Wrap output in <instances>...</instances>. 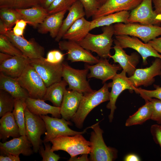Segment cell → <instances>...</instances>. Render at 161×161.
<instances>
[{
  "instance_id": "cb8c5ba5",
  "label": "cell",
  "mask_w": 161,
  "mask_h": 161,
  "mask_svg": "<svg viewBox=\"0 0 161 161\" xmlns=\"http://www.w3.org/2000/svg\"><path fill=\"white\" fill-rule=\"evenodd\" d=\"M26 107L32 113L40 116L52 114V117L60 118V107L50 105L46 103L44 100L30 97L25 100Z\"/></svg>"
},
{
  "instance_id": "603a6c76",
  "label": "cell",
  "mask_w": 161,
  "mask_h": 161,
  "mask_svg": "<svg viewBox=\"0 0 161 161\" xmlns=\"http://www.w3.org/2000/svg\"><path fill=\"white\" fill-rule=\"evenodd\" d=\"M67 11L65 10L49 15L38 26V32L41 34L49 32L52 38H55L62 24L64 15Z\"/></svg>"
},
{
  "instance_id": "4316f807",
  "label": "cell",
  "mask_w": 161,
  "mask_h": 161,
  "mask_svg": "<svg viewBox=\"0 0 161 161\" xmlns=\"http://www.w3.org/2000/svg\"><path fill=\"white\" fill-rule=\"evenodd\" d=\"M68 13L64 20L55 41L59 42L71 26L78 19L86 16L83 7L79 1L74 3L68 10Z\"/></svg>"
},
{
  "instance_id": "d4e9b609",
  "label": "cell",
  "mask_w": 161,
  "mask_h": 161,
  "mask_svg": "<svg viewBox=\"0 0 161 161\" xmlns=\"http://www.w3.org/2000/svg\"><path fill=\"white\" fill-rule=\"evenodd\" d=\"M21 19L35 28L38 27L49 15L47 10L40 5L26 8H15Z\"/></svg>"
},
{
  "instance_id": "bcb514c9",
  "label": "cell",
  "mask_w": 161,
  "mask_h": 161,
  "mask_svg": "<svg viewBox=\"0 0 161 161\" xmlns=\"http://www.w3.org/2000/svg\"><path fill=\"white\" fill-rule=\"evenodd\" d=\"M19 156L16 155L11 154L1 155L0 161H20Z\"/></svg>"
},
{
  "instance_id": "f6af8a7d",
  "label": "cell",
  "mask_w": 161,
  "mask_h": 161,
  "mask_svg": "<svg viewBox=\"0 0 161 161\" xmlns=\"http://www.w3.org/2000/svg\"><path fill=\"white\" fill-rule=\"evenodd\" d=\"M157 52L161 53V37L155 38L148 43Z\"/></svg>"
},
{
  "instance_id": "3957f363",
  "label": "cell",
  "mask_w": 161,
  "mask_h": 161,
  "mask_svg": "<svg viewBox=\"0 0 161 161\" xmlns=\"http://www.w3.org/2000/svg\"><path fill=\"white\" fill-rule=\"evenodd\" d=\"M82 134L62 136L55 138L50 142L52 144L51 150L54 152L64 151L71 157L83 154H90L91 150V143Z\"/></svg>"
},
{
  "instance_id": "4fadbf2b",
  "label": "cell",
  "mask_w": 161,
  "mask_h": 161,
  "mask_svg": "<svg viewBox=\"0 0 161 161\" xmlns=\"http://www.w3.org/2000/svg\"><path fill=\"white\" fill-rule=\"evenodd\" d=\"M114 41L123 49L129 48L136 51L141 55L144 65L147 64V59L149 57L161 59V55L150 45L148 43L143 42L136 37L126 35H115Z\"/></svg>"
},
{
  "instance_id": "f35d334b",
  "label": "cell",
  "mask_w": 161,
  "mask_h": 161,
  "mask_svg": "<svg viewBox=\"0 0 161 161\" xmlns=\"http://www.w3.org/2000/svg\"><path fill=\"white\" fill-rule=\"evenodd\" d=\"M82 4L87 18L93 17L101 6L96 0H79Z\"/></svg>"
},
{
  "instance_id": "8d00e7d4",
  "label": "cell",
  "mask_w": 161,
  "mask_h": 161,
  "mask_svg": "<svg viewBox=\"0 0 161 161\" xmlns=\"http://www.w3.org/2000/svg\"><path fill=\"white\" fill-rule=\"evenodd\" d=\"M79 0H55L47 9L49 15L64 10H68L71 6Z\"/></svg>"
},
{
  "instance_id": "d590c367",
  "label": "cell",
  "mask_w": 161,
  "mask_h": 161,
  "mask_svg": "<svg viewBox=\"0 0 161 161\" xmlns=\"http://www.w3.org/2000/svg\"><path fill=\"white\" fill-rule=\"evenodd\" d=\"M0 51L12 56L23 55L21 51L4 35L0 34Z\"/></svg>"
},
{
  "instance_id": "44dd1931",
  "label": "cell",
  "mask_w": 161,
  "mask_h": 161,
  "mask_svg": "<svg viewBox=\"0 0 161 161\" xmlns=\"http://www.w3.org/2000/svg\"><path fill=\"white\" fill-rule=\"evenodd\" d=\"M83 95L74 90L66 89L60 107L62 118L67 121L72 120L77 111Z\"/></svg>"
},
{
  "instance_id": "7bdbcfd3",
  "label": "cell",
  "mask_w": 161,
  "mask_h": 161,
  "mask_svg": "<svg viewBox=\"0 0 161 161\" xmlns=\"http://www.w3.org/2000/svg\"><path fill=\"white\" fill-rule=\"evenodd\" d=\"M41 0H15L13 8H26L40 5Z\"/></svg>"
},
{
  "instance_id": "74e56055",
  "label": "cell",
  "mask_w": 161,
  "mask_h": 161,
  "mask_svg": "<svg viewBox=\"0 0 161 161\" xmlns=\"http://www.w3.org/2000/svg\"><path fill=\"white\" fill-rule=\"evenodd\" d=\"M45 149L41 145L39 147V152L42 158V161H58L60 158L59 156L51 150V144L49 142L44 143Z\"/></svg>"
},
{
  "instance_id": "ab89813d",
  "label": "cell",
  "mask_w": 161,
  "mask_h": 161,
  "mask_svg": "<svg viewBox=\"0 0 161 161\" xmlns=\"http://www.w3.org/2000/svg\"><path fill=\"white\" fill-rule=\"evenodd\" d=\"M154 90H147L135 87L134 90L145 100L154 98L161 100V86H156Z\"/></svg>"
},
{
  "instance_id": "9c48e42d",
  "label": "cell",
  "mask_w": 161,
  "mask_h": 161,
  "mask_svg": "<svg viewBox=\"0 0 161 161\" xmlns=\"http://www.w3.org/2000/svg\"><path fill=\"white\" fill-rule=\"evenodd\" d=\"M25 117L26 136L32 145L34 152L37 153L43 142L41 136L46 132L45 122L40 116L31 112L27 107Z\"/></svg>"
},
{
  "instance_id": "83f0119b",
  "label": "cell",
  "mask_w": 161,
  "mask_h": 161,
  "mask_svg": "<svg viewBox=\"0 0 161 161\" xmlns=\"http://www.w3.org/2000/svg\"><path fill=\"white\" fill-rule=\"evenodd\" d=\"M91 21L84 17L77 20L64 34L62 38L78 43L82 40L90 30Z\"/></svg>"
},
{
  "instance_id": "5b68a950",
  "label": "cell",
  "mask_w": 161,
  "mask_h": 161,
  "mask_svg": "<svg viewBox=\"0 0 161 161\" xmlns=\"http://www.w3.org/2000/svg\"><path fill=\"white\" fill-rule=\"evenodd\" d=\"M115 35H126L139 38L145 43L161 35V27L137 23H119L113 25Z\"/></svg>"
},
{
  "instance_id": "f907efd6",
  "label": "cell",
  "mask_w": 161,
  "mask_h": 161,
  "mask_svg": "<svg viewBox=\"0 0 161 161\" xmlns=\"http://www.w3.org/2000/svg\"><path fill=\"white\" fill-rule=\"evenodd\" d=\"M124 160L125 161H139L140 160V157L134 154H129L125 157Z\"/></svg>"
},
{
  "instance_id": "30bf717a",
  "label": "cell",
  "mask_w": 161,
  "mask_h": 161,
  "mask_svg": "<svg viewBox=\"0 0 161 161\" xmlns=\"http://www.w3.org/2000/svg\"><path fill=\"white\" fill-rule=\"evenodd\" d=\"M2 35H6L24 56L31 59L44 58V48L35 39L32 38L28 41L24 37L16 35L11 29L7 30Z\"/></svg>"
},
{
  "instance_id": "9f6ffc18",
  "label": "cell",
  "mask_w": 161,
  "mask_h": 161,
  "mask_svg": "<svg viewBox=\"0 0 161 161\" xmlns=\"http://www.w3.org/2000/svg\"><path fill=\"white\" fill-rule=\"evenodd\" d=\"M100 4L101 6L104 4L108 0H96Z\"/></svg>"
},
{
  "instance_id": "836d02e7",
  "label": "cell",
  "mask_w": 161,
  "mask_h": 161,
  "mask_svg": "<svg viewBox=\"0 0 161 161\" xmlns=\"http://www.w3.org/2000/svg\"><path fill=\"white\" fill-rule=\"evenodd\" d=\"M0 18L8 30L11 29L17 21L21 19L20 14L14 8H0Z\"/></svg>"
},
{
  "instance_id": "ee69618b",
  "label": "cell",
  "mask_w": 161,
  "mask_h": 161,
  "mask_svg": "<svg viewBox=\"0 0 161 161\" xmlns=\"http://www.w3.org/2000/svg\"><path fill=\"white\" fill-rule=\"evenodd\" d=\"M150 131L154 142L161 147V126L158 124L153 125Z\"/></svg>"
},
{
  "instance_id": "681fc988",
  "label": "cell",
  "mask_w": 161,
  "mask_h": 161,
  "mask_svg": "<svg viewBox=\"0 0 161 161\" xmlns=\"http://www.w3.org/2000/svg\"><path fill=\"white\" fill-rule=\"evenodd\" d=\"M154 7V11L157 14H161V0H152Z\"/></svg>"
},
{
  "instance_id": "f546056e",
  "label": "cell",
  "mask_w": 161,
  "mask_h": 161,
  "mask_svg": "<svg viewBox=\"0 0 161 161\" xmlns=\"http://www.w3.org/2000/svg\"><path fill=\"white\" fill-rule=\"evenodd\" d=\"M130 13V11H122L93 19L91 21L90 30L96 28L109 26L114 23H128Z\"/></svg>"
},
{
  "instance_id": "ba28073f",
  "label": "cell",
  "mask_w": 161,
  "mask_h": 161,
  "mask_svg": "<svg viewBox=\"0 0 161 161\" xmlns=\"http://www.w3.org/2000/svg\"><path fill=\"white\" fill-rule=\"evenodd\" d=\"M89 70L86 68L78 69L72 67L66 63H63L62 78L68 83V90H73L83 94L94 92L86 80Z\"/></svg>"
},
{
  "instance_id": "1f68e13d",
  "label": "cell",
  "mask_w": 161,
  "mask_h": 161,
  "mask_svg": "<svg viewBox=\"0 0 161 161\" xmlns=\"http://www.w3.org/2000/svg\"><path fill=\"white\" fill-rule=\"evenodd\" d=\"M145 104L126 120L125 123L126 126L141 124L147 120L151 119L152 112V104L149 100H145Z\"/></svg>"
},
{
  "instance_id": "e0dca14e",
  "label": "cell",
  "mask_w": 161,
  "mask_h": 161,
  "mask_svg": "<svg viewBox=\"0 0 161 161\" xmlns=\"http://www.w3.org/2000/svg\"><path fill=\"white\" fill-rule=\"evenodd\" d=\"M86 67L90 72L87 76L88 78H94L100 79L103 83L108 80H112L117 74V71L122 68L120 65L111 64L106 58H101L96 64L92 65L86 64Z\"/></svg>"
},
{
  "instance_id": "4dcf8cb0",
  "label": "cell",
  "mask_w": 161,
  "mask_h": 161,
  "mask_svg": "<svg viewBox=\"0 0 161 161\" xmlns=\"http://www.w3.org/2000/svg\"><path fill=\"white\" fill-rule=\"evenodd\" d=\"M67 85V83L63 79L47 87L43 100L49 101L55 106L60 107Z\"/></svg>"
},
{
  "instance_id": "f1b7e54d",
  "label": "cell",
  "mask_w": 161,
  "mask_h": 161,
  "mask_svg": "<svg viewBox=\"0 0 161 161\" xmlns=\"http://www.w3.org/2000/svg\"><path fill=\"white\" fill-rule=\"evenodd\" d=\"M19 128L12 112H8L0 119V139L5 142L11 137L13 138L20 136Z\"/></svg>"
},
{
  "instance_id": "f5cc1de1",
  "label": "cell",
  "mask_w": 161,
  "mask_h": 161,
  "mask_svg": "<svg viewBox=\"0 0 161 161\" xmlns=\"http://www.w3.org/2000/svg\"><path fill=\"white\" fill-rule=\"evenodd\" d=\"M55 0H41L40 5L47 9Z\"/></svg>"
},
{
  "instance_id": "7c38bea8",
  "label": "cell",
  "mask_w": 161,
  "mask_h": 161,
  "mask_svg": "<svg viewBox=\"0 0 161 161\" xmlns=\"http://www.w3.org/2000/svg\"><path fill=\"white\" fill-rule=\"evenodd\" d=\"M43 59H30V64L35 69L47 87L61 80L63 63L53 64Z\"/></svg>"
},
{
  "instance_id": "8fae6325",
  "label": "cell",
  "mask_w": 161,
  "mask_h": 161,
  "mask_svg": "<svg viewBox=\"0 0 161 161\" xmlns=\"http://www.w3.org/2000/svg\"><path fill=\"white\" fill-rule=\"evenodd\" d=\"M152 0H143L130 13L128 23H140L147 25L159 26L161 24V14L153 10Z\"/></svg>"
},
{
  "instance_id": "8992f818",
  "label": "cell",
  "mask_w": 161,
  "mask_h": 161,
  "mask_svg": "<svg viewBox=\"0 0 161 161\" xmlns=\"http://www.w3.org/2000/svg\"><path fill=\"white\" fill-rule=\"evenodd\" d=\"M17 79L21 86L27 92L30 97L43 99L47 87L41 76L30 64Z\"/></svg>"
},
{
  "instance_id": "6da1fadb",
  "label": "cell",
  "mask_w": 161,
  "mask_h": 161,
  "mask_svg": "<svg viewBox=\"0 0 161 161\" xmlns=\"http://www.w3.org/2000/svg\"><path fill=\"white\" fill-rule=\"evenodd\" d=\"M103 32L95 35L89 32L86 37L78 43L88 51L96 53L101 58L109 57L110 50L114 40L113 25L103 27Z\"/></svg>"
},
{
  "instance_id": "ac0fdd59",
  "label": "cell",
  "mask_w": 161,
  "mask_h": 161,
  "mask_svg": "<svg viewBox=\"0 0 161 161\" xmlns=\"http://www.w3.org/2000/svg\"><path fill=\"white\" fill-rule=\"evenodd\" d=\"M32 145L26 135H21L11 140L0 143L1 155L11 154L18 155L21 154L29 156L34 152Z\"/></svg>"
},
{
  "instance_id": "d6986e66",
  "label": "cell",
  "mask_w": 161,
  "mask_h": 161,
  "mask_svg": "<svg viewBox=\"0 0 161 161\" xmlns=\"http://www.w3.org/2000/svg\"><path fill=\"white\" fill-rule=\"evenodd\" d=\"M143 0H108L99 8L92 20L102 16L135 9Z\"/></svg>"
},
{
  "instance_id": "277c9868",
  "label": "cell",
  "mask_w": 161,
  "mask_h": 161,
  "mask_svg": "<svg viewBox=\"0 0 161 161\" xmlns=\"http://www.w3.org/2000/svg\"><path fill=\"white\" fill-rule=\"evenodd\" d=\"M98 122L91 126L90 141L91 150L89 159L91 161H112L117 157V151L115 148L107 146L103 139V131Z\"/></svg>"
},
{
  "instance_id": "ffe728a7",
  "label": "cell",
  "mask_w": 161,
  "mask_h": 161,
  "mask_svg": "<svg viewBox=\"0 0 161 161\" xmlns=\"http://www.w3.org/2000/svg\"><path fill=\"white\" fill-rule=\"evenodd\" d=\"M113 48L115 51L113 55H110L109 58L113 59L114 63H118L123 70L130 77L132 76L136 69V67L139 62L140 56L137 52H133L130 55H127L123 49L116 43Z\"/></svg>"
},
{
  "instance_id": "52a82bcc",
  "label": "cell",
  "mask_w": 161,
  "mask_h": 161,
  "mask_svg": "<svg viewBox=\"0 0 161 161\" xmlns=\"http://www.w3.org/2000/svg\"><path fill=\"white\" fill-rule=\"evenodd\" d=\"M45 122L46 132L43 140V143L50 142L55 138L60 136H73L78 134H83L86 130L91 128L88 127L81 132L73 130L68 126L71 124L69 121L62 118L50 117L47 115L40 116Z\"/></svg>"
},
{
  "instance_id": "e575fe53",
  "label": "cell",
  "mask_w": 161,
  "mask_h": 161,
  "mask_svg": "<svg viewBox=\"0 0 161 161\" xmlns=\"http://www.w3.org/2000/svg\"><path fill=\"white\" fill-rule=\"evenodd\" d=\"M16 99L4 90L0 89V117L12 112L13 109Z\"/></svg>"
},
{
  "instance_id": "7dc6e473",
  "label": "cell",
  "mask_w": 161,
  "mask_h": 161,
  "mask_svg": "<svg viewBox=\"0 0 161 161\" xmlns=\"http://www.w3.org/2000/svg\"><path fill=\"white\" fill-rule=\"evenodd\" d=\"M15 0H0V8H13Z\"/></svg>"
},
{
  "instance_id": "5bb4252c",
  "label": "cell",
  "mask_w": 161,
  "mask_h": 161,
  "mask_svg": "<svg viewBox=\"0 0 161 161\" xmlns=\"http://www.w3.org/2000/svg\"><path fill=\"white\" fill-rule=\"evenodd\" d=\"M126 73L123 70L119 74H117L112 79V82L108 83L112 89L110 92L109 102L106 105V108L110 109L109 115L110 122H112L114 118L115 110L116 109L115 105L117 99L123 91L126 89L134 90L135 87L131 83L129 78L126 76Z\"/></svg>"
},
{
  "instance_id": "11a10c76",
  "label": "cell",
  "mask_w": 161,
  "mask_h": 161,
  "mask_svg": "<svg viewBox=\"0 0 161 161\" xmlns=\"http://www.w3.org/2000/svg\"><path fill=\"white\" fill-rule=\"evenodd\" d=\"M12 56L9 54L0 52V64L11 58Z\"/></svg>"
},
{
  "instance_id": "c3c4849f",
  "label": "cell",
  "mask_w": 161,
  "mask_h": 161,
  "mask_svg": "<svg viewBox=\"0 0 161 161\" xmlns=\"http://www.w3.org/2000/svg\"><path fill=\"white\" fill-rule=\"evenodd\" d=\"M69 161H89V158L88 157V154H83L78 157L75 156L69 158Z\"/></svg>"
},
{
  "instance_id": "2e32d148",
  "label": "cell",
  "mask_w": 161,
  "mask_h": 161,
  "mask_svg": "<svg viewBox=\"0 0 161 161\" xmlns=\"http://www.w3.org/2000/svg\"><path fill=\"white\" fill-rule=\"evenodd\" d=\"M157 76H161V59L159 58H156L149 67L136 69L133 75L129 78L134 86L138 87L151 85L155 81L154 77Z\"/></svg>"
},
{
  "instance_id": "816d5d0a",
  "label": "cell",
  "mask_w": 161,
  "mask_h": 161,
  "mask_svg": "<svg viewBox=\"0 0 161 161\" xmlns=\"http://www.w3.org/2000/svg\"><path fill=\"white\" fill-rule=\"evenodd\" d=\"M24 30L15 26L13 29L14 34L16 35L23 37Z\"/></svg>"
},
{
  "instance_id": "b9f144b4",
  "label": "cell",
  "mask_w": 161,
  "mask_h": 161,
  "mask_svg": "<svg viewBox=\"0 0 161 161\" xmlns=\"http://www.w3.org/2000/svg\"><path fill=\"white\" fill-rule=\"evenodd\" d=\"M64 59V54L59 50L54 49L48 52L44 60L51 63L59 64L62 63Z\"/></svg>"
},
{
  "instance_id": "6f0895ef",
  "label": "cell",
  "mask_w": 161,
  "mask_h": 161,
  "mask_svg": "<svg viewBox=\"0 0 161 161\" xmlns=\"http://www.w3.org/2000/svg\"></svg>"
},
{
  "instance_id": "7402d4cb",
  "label": "cell",
  "mask_w": 161,
  "mask_h": 161,
  "mask_svg": "<svg viewBox=\"0 0 161 161\" xmlns=\"http://www.w3.org/2000/svg\"><path fill=\"white\" fill-rule=\"evenodd\" d=\"M30 59L24 55L12 56L0 64V72L14 78L18 77L30 64Z\"/></svg>"
},
{
  "instance_id": "db71d44e",
  "label": "cell",
  "mask_w": 161,
  "mask_h": 161,
  "mask_svg": "<svg viewBox=\"0 0 161 161\" xmlns=\"http://www.w3.org/2000/svg\"><path fill=\"white\" fill-rule=\"evenodd\" d=\"M27 24L26 21L22 19H21L17 21L15 24V26L24 30Z\"/></svg>"
},
{
  "instance_id": "7a4b0ae2",
  "label": "cell",
  "mask_w": 161,
  "mask_h": 161,
  "mask_svg": "<svg viewBox=\"0 0 161 161\" xmlns=\"http://www.w3.org/2000/svg\"><path fill=\"white\" fill-rule=\"evenodd\" d=\"M108 83H105L98 90L84 94L77 111L72 119L76 126L82 128L84 121L90 112L100 103L109 101L110 92Z\"/></svg>"
},
{
  "instance_id": "d6a6232c",
  "label": "cell",
  "mask_w": 161,
  "mask_h": 161,
  "mask_svg": "<svg viewBox=\"0 0 161 161\" xmlns=\"http://www.w3.org/2000/svg\"><path fill=\"white\" fill-rule=\"evenodd\" d=\"M25 100L16 99L12 113L19 128L21 135H26L25 111L26 107Z\"/></svg>"
},
{
  "instance_id": "60d3db41",
  "label": "cell",
  "mask_w": 161,
  "mask_h": 161,
  "mask_svg": "<svg viewBox=\"0 0 161 161\" xmlns=\"http://www.w3.org/2000/svg\"><path fill=\"white\" fill-rule=\"evenodd\" d=\"M152 105V112L151 119L161 124V100L157 98H149Z\"/></svg>"
},
{
  "instance_id": "484cf974",
  "label": "cell",
  "mask_w": 161,
  "mask_h": 161,
  "mask_svg": "<svg viewBox=\"0 0 161 161\" xmlns=\"http://www.w3.org/2000/svg\"><path fill=\"white\" fill-rule=\"evenodd\" d=\"M0 89L7 92L15 99H26L30 97L27 92L20 85L17 78L0 73Z\"/></svg>"
},
{
  "instance_id": "9a60e30c",
  "label": "cell",
  "mask_w": 161,
  "mask_h": 161,
  "mask_svg": "<svg viewBox=\"0 0 161 161\" xmlns=\"http://www.w3.org/2000/svg\"><path fill=\"white\" fill-rule=\"evenodd\" d=\"M58 46L61 50L67 51V59L72 62L80 61L96 64L99 61V58L94 56L77 42L68 40L60 41Z\"/></svg>"
}]
</instances>
